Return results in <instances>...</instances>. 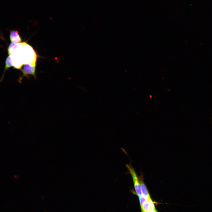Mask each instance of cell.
<instances>
[{
  "mask_svg": "<svg viewBox=\"0 0 212 212\" xmlns=\"http://www.w3.org/2000/svg\"><path fill=\"white\" fill-rule=\"evenodd\" d=\"M126 167L132 176L135 191L139 198L142 195V193L138 177L131 165L126 164Z\"/></svg>",
  "mask_w": 212,
  "mask_h": 212,
  "instance_id": "obj_2",
  "label": "cell"
},
{
  "mask_svg": "<svg viewBox=\"0 0 212 212\" xmlns=\"http://www.w3.org/2000/svg\"><path fill=\"white\" fill-rule=\"evenodd\" d=\"M36 63H28L25 64L23 68L21 70L24 76L27 77L29 75H31L36 78L35 71L36 69Z\"/></svg>",
  "mask_w": 212,
  "mask_h": 212,
  "instance_id": "obj_3",
  "label": "cell"
},
{
  "mask_svg": "<svg viewBox=\"0 0 212 212\" xmlns=\"http://www.w3.org/2000/svg\"><path fill=\"white\" fill-rule=\"evenodd\" d=\"M140 183L142 194L148 196L150 195L147 188L144 182V177L142 173L140 176H138Z\"/></svg>",
  "mask_w": 212,
  "mask_h": 212,
  "instance_id": "obj_5",
  "label": "cell"
},
{
  "mask_svg": "<svg viewBox=\"0 0 212 212\" xmlns=\"http://www.w3.org/2000/svg\"><path fill=\"white\" fill-rule=\"evenodd\" d=\"M154 212H158L155 209Z\"/></svg>",
  "mask_w": 212,
  "mask_h": 212,
  "instance_id": "obj_8",
  "label": "cell"
},
{
  "mask_svg": "<svg viewBox=\"0 0 212 212\" xmlns=\"http://www.w3.org/2000/svg\"><path fill=\"white\" fill-rule=\"evenodd\" d=\"M13 66L12 60H11V55H9V56L7 58L5 62V66L4 70V72L2 75V77H1V79L0 80V82L2 81L4 73L9 68Z\"/></svg>",
  "mask_w": 212,
  "mask_h": 212,
  "instance_id": "obj_6",
  "label": "cell"
},
{
  "mask_svg": "<svg viewBox=\"0 0 212 212\" xmlns=\"http://www.w3.org/2000/svg\"><path fill=\"white\" fill-rule=\"evenodd\" d=\"M11 55L12 64L16 68H20L24 64L36 63V56L32 47L25 42L11 43L8 50Z\"/></svg>",
  "mask_w": 212,
  "mask_h": 212,
  "instance_id": "obj_1",
  "label": "cell"
},
{
  "mask_svg": "<svg viewBox=\"0 0 212 212\" xmlns=\"http://www.w3.org/2000/svg\"><path fill=\"white\" fill-rule=\"evenodd\" d=\"M150 196L149 195L147 196L142 194V195L139 197L141 208L142 207L144 204L147 201L149 197Z\"/></svg>",
  "mask_w": 212,
  "mask_h": 212,
  "instance_id": "obj_7",
  "label": "cell"
},
{
  "mask_svg": "<svg viewBox=\"0 0 212 212\" xmlns=\"http://www.w3.org/2000/svg\"><path fill=\"white\" fill-rule=\"evenodd\" d=\"M9 37L11 43H19L21 42V38L17 31H11L10 32Z\"/></svg>",
  "mask_w": 212,
  "mask_h": 212,
  "instance_id": "obj_4",
  "label": "cell"
}]
</instances>
